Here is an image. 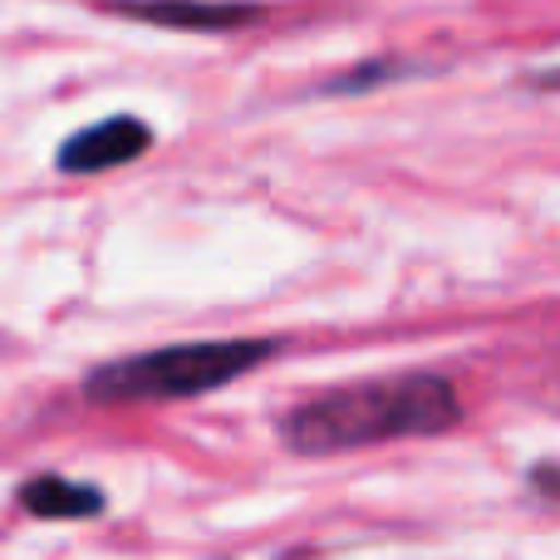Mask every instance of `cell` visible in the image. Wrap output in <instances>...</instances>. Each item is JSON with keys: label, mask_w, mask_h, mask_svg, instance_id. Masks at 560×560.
<instances>
[{"label": "cell", "mask_w": 560, "mask_h": 560, "mask_svg": "<svg viewBox=\"0 0 560 560\" xmlns=\"http://www.w3.org/2000/svg\"><path fill=\"white\" fill-rule=\"evenodd\" d=\"M457 418H463V404L443 374H394L295 404L280 418V438L290 453L329 457L369 443H394V438L443 433Z\"/></svg>", "instance_id": "cell-1"}, {"label": "cell", "mask_w": 560, "mask_h": 560, "mask_svg": "<svg viewBox=\"0 0 560 560\" xmlns=\"http://www.w3.org/2000/svg\"><path fill=\"white\" fill-rule=\"evenodd\" d=\"M20 502H25V512L59 522V516H94L98 506H104V497H98V487H89V482H65V477H35V482H25Z\"/></svg>", "instance_id": "cell-5"}, {"label": "cell", "mask_w": 560, "mask_h": 560, "mask_svg": "<svg viewBox=\"0 0 560 560\" xmlns=\"http://www.w3.org/2000/svg\"><path fill=\"white\" fill-rule=\"evenodd\" d=\"M114 10L138 20H158V25H242V20L256 15V5H202V0H108Z\"/></svg>", "instance_id": "cell-4"}, {"label": "cell", "mask_w": 560, "mask_h": 560, "mask_svg": "<svg viewBox=\"0 0 560 560\" xmlns=\"http://www.w3.org/2000/svg\"><path fill=\"white\" fill-rule=\"evenodd\" d=\"M148 143H153L148 124H138V118H104V124H89L84 133H74L59 148V167L65 173H108V167H124L133 158H143Z\"/></svg>", "instance_id": "cell-3"}, {"label": "cell", "mask_w": 560, "mask_h": 560, "mask_svg": "<svg viewBox=\"0 0 560 560\" xmlns=\"http://www.w3.org/2000/svg\"><path fill=\"white\" fill-rule=\"evenodd\" d=\"M271 354L266 339H202V345H167L153 354L114 359L89 374L84 394L94 404H153V398H187L242 378Z\"/></svg>", "instance_id": "cell-2"}, {"label": "cell", "mask_w": 560, "mask_h": 560, "mask_svg": "<svg viewBox=\"0 0 560 560\" xmlns=\"http://www.w3.org/2000/svg\"><path fill=\"white\" fill-rule=\"evenodd\" d=\"M536 84H541V89H560V69H546V74H536Z\"/></svg>", "instance_id": "cell-6"}]
</instances>
